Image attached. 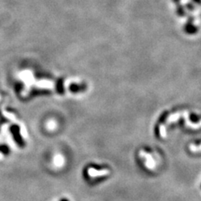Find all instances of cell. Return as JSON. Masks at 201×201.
I'll list each match as a JSON object with an SVG mask.
<instances>
[{
	"mask_svg": "<svg viewBox=\"0 0 201 201\" xmlns=\"http://www.w3.org/2000/svg\"><path fill=\"white\" fill-rule=\"evenodd\" d=\"M10 131H11V133L13 135V137L15 143H16L20 147H24V141H23V137H21L20 135V131H19V127L14 125V126H12L10 127Z\"/></svg>",
	"mask_w": 201,
	"mask_h": 201,
	"instance_id": "obj_1",
	"label": "cell"
},
{
	"mask_svg": "<svg viewBox=\"0 0 201 201\" xmlns=\"http://www.w3.org/2000/svg\"><path fill=\"white\" fill-rule=\"evenodd\" d=\"M0 152L3 154H4L5 156H8L10 153L9 147H8L7 145H0Z\"/></svg>",
	"mask_w": 201,
	"mask_h": 201,
	"instance_id": "obj_3",
	"label": "cell"
},
{
	"mask_svg": "<svg viewBox=\"0 0 201 201\" xmlns=\"http://www.w3.org/2000/svg\"><path fill=\"white\" fill-rule=\"evenodd\" d=\"M60 201H69L68 199H61Z\"/></svg>",
	"mask_w": 201,
	"mask_h": 201,
	"instance_id": "obj_4",
	"label": "cell"
},
{
	"mask_svg": "<svg viewBox=\"0 0 201 201\" xmlns=\"http://www.w3.org/2000/svg\"><path fill=\"white\" fill-rule=\"evenodd\" d=\"M109 172L108 170H103V171H97L96 169H92L90 168L89 169V174L92 177H97V176H100V175H106L107 174H108Z\"/></svg>",
	"mask_w": 201,
	"mask_h": 201,
	"instance_id": "obj_2",
	"label": "cell"
}]
</instances>
